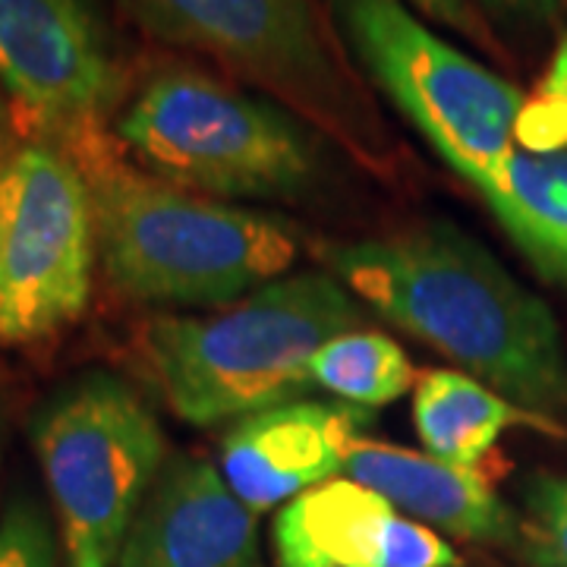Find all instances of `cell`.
Returning <instances> with one entry per match:
<instances>
[{"instance_id": "14", "label": "cell", "mask_w": 567, "mask_h": 567, "mask_svg": "<svg viewBox=\"0 0 567 567\" xmlns=\"http://www.w3.org/2000/svg\"><path fill=\"white\" fill-rule=\"evenodd\" d=\"M413 423L425 454L457 466H480L511 425H533L548 435H565L558 423L520 410L457 369H429L416 379Z\"/></svg>"}, {"instance_id": "16", "label": "cell", "mask_w": 567, "mask_h": 567, "mask_svg": "<svg viewBox=\"0 0 567 567\" xmlns=\"http://www.w3.org/2000/svg\"><path fill=\"white\" fill-rule=\"evenodd\" d=\"M416 369L398 341L375 331H347L312 357L309 385L338 394L347 404L385 406L416 388Z\"/></svg>"}, {"instance_id": "17", "label": "cell", "mask_w": 567, "mask_h": 567, "mask_svg": "<svg viewBox=\"0 0 567 567\" xmlns=\"http://www.w3.org/2000/svg\"><path fill=\"white\" fill-rule=\"evenodd\" d=\"M517 539L536 567H567V476H529Z\"/></svg>"}, {"instance_id": "2", "label": "cell", "mask_w": 567, "mask_h": 567, "mask_svg": "<svg viewBox=\"0 0 567 567\" xmlns=\"http://www.w3.org/2000/svg\"><path fill=\"white\" fill-rule=\"evenodd\" d=\"M58 145L89 186L104 275L130 300L230 303L297 262L293 227L262 212L193 196L142 171L102 126Z\"/></svg>"}, {"instance_id": "4", "label": "cell", "mask_w": 567, "mask_h": 567, "mask_svg": "<svg viewBox=\"0 0 567 567\" xmlns=\"http://www.w3.org/2000/svg\"><path fill=\"white\" fill-rule=\"evenodd\" d=\"M142 171L224 199H290L319 171L316 145L287 111L196 70H171L117 121Z\"/></svg>"}, {"instance_id": "21", "label": "cell", "mask_w": 567, "mask_h": 567, "mask_svg": "<svg viewBox=\"0 0 567 567\" xmlns=\"http://www.w3.org/2000/svg\"><path fill=\"white\" fill-rule=\"evenodd\" d=\"M492 13L507 20H551L567 7V0H483Z\"/></svg>"}, {"instance_id": "1", "label": "cell", "mask_w": 567, "mask_h": 567, "mask_svg": "<svg viewBox=\"0 0 567 567\" xmlns=\"http://www.w3.org/2000/svg\"><path fill=\"white\" fill-rule=\"evenodd\" d=\"M319 252L357 300L476 382L551 423L567 413L558 319L473 237L429 224L379 240L319 246Z\"/></svg>"}, {"instance_id": "11", "label": "cell", "mask_w": 567, "mask_h": 567, "mask_svg": "<svg viewBox=\"0 0 567 567\" xmlns=\"http://www.w3.org/2000/svg\"><path fill=\"white\" fill-rule=\"evenodd\" d=\"M117 567H265L256 511L215 464L171 454L123 536Z\"/></svg>"}, {"instance_id": "20", "label": "cell", "mask_w": 567, "mask_h": 567, "mask_svg": "<svg viewBox=\"0 0 567 567\" xmlns=\"http://www.w3.org/2000/svg\"><path fill=\"white\" fill-rule=\"evenodd\" d=\"M413 3L423 10L425 17L445 22V25L457 29V32H464V35H470V39H483V35H486L470 0H413Z\"/></svg>"}, {"instance_id": "3", "label": "cell", "mask_w": 567, "mask_h": 567, "mask_svg": "<svg viewBox=\"0 0 567 567\" xmlns=\"http://www.w3.org/2000/svg\"><path fill=\"white\" fill-rule=\"evenodd\" d=\"M360 322L363 309L331 271H293L221 316L145 319L140 353L181 420L218 425L290 404L309 388L312 357Z\"/></svg>"}, {"instance_id": "8", "label": "cell", "mask_w": 567, "mask_h": 567, "mask_svg": "<svg viewBox=\"0 0 567 567\" xmlns=\"http://www.w3.org/2000/svg\"><path fill=\"white\" fill-rule=\"evenodd\" d=\"M152 39L193 48L357 142L363 99L309 0H121Z\"/></svg>"}, {"instance_id": "15", "label": "cell", "mask_w": 567, "mask_h": 567, "mask_svg": "<svg viewBox=\"0 0 567 567\" xmlns=\"http://www.w3.org/2000/svg\"><path fill=\"white\" fill-rule=\"evenodd\" d=\"M480 193L527 262L567 287V152L520 148Z\"/></svg>"}, {"instance_id": "12", "label": "cell", "mask_w": 567, "mask_h": 567, "mask_svg": "<svg viewBox=\"0 0 567 567\" xmlns=\"http://www.w3.org/2000/svg\"><path fill=\"white\" fill-rule=\"evenodd\" d=\"M357 435L350 406L290 401L230 425L218 470L230 492L262 514L341 476Z\"/></svg>"}, {"instance_id": "5", "label": "cell", "mask_w": 567, "mask_h": 567, "mask_svg": "<svg viewBox=\"0 0 567 567\" xmlns=\"http://www.w3.org/2000/svg\"><path fill=\"white\" fill-rule=\"evenodd\" d=\"M365 73L466 183L486 186L517 152L524 92L435 35L401 0H334Z\"/></svg>"}, {"instance_id": "19", "label": "cell", "mask_w": 567, "mask_h": 567, "mask_svg": "<svg viewBox=\"0 0 567 567\" xmlns=\"http://www.w3.org/2000/svg\"><path fill=\"white\" fill-rule=\"evenodd\" d=\"M0 567H61L51 524L29 498L13 502L0 517Z\"/></svg>"}, {"instance_id": "13", "label": "cell", "mask_w": 567, "mask_h": 567, "mask_svg": "<svg viewBox=\"0 0 567 567\" xmlns=\"http://www.w3.org/2000/svg\"><path fill=\"white\" fill-rule=\"evenodd\" d=\"M344 476L379 492L423 527L464 543H514L520 517L505 505L486 470L439 461L425 451L357 435Z\"/></svg>"}, {"instance_id": "18", "label": "cell", "mask_w": 567, "mask_h": 567, "mask_svg": "<svg viewBox=\"0 0 567 567\" xmlns=\"http://www.w3.org/2000/svg\"><path fill=\"white\" fill-rule=\"evenodd\" d=\"M514 140L524 152H567V35L558 39L536 95L524 102Z\"/></svg>"}, {"instance_id": "10", "label": "cell", "mask_w": 567, "mask_h": 567, "mask_svg": "<svg viewBox=\"0 0 567 567\" xmlns=\"http://www.w3.org/2000/svg\"><path fill=\"white\" fill-rule=\"evenodd\" d=\"M278 567H457L435 529L410 520L363 483L334 476L281 507L271 527Z\"/></svg>"}, {"instance_id": "23", "label": "cell", "mask_w": 567, "mask_h": 567, "mask_svg": "<svg viewBox=\"0 0 567 567\" xmlns=\"http://www.w3.org/2000/svg\"><path fill=\"white\" fill-rule=\"evenodd\" d=\"M7 123H10V107H7L3 95H0V140H3V133H7Z\"/></svg>"}, {"instance_id": "6", "label": "cell", "mask_w": 567, "mask_h": 567, "mask_svg": "<svg viewBox=\"0 0 567 567\" xmlns=\"http://www.w3.org/2000/svg\"><path fill=\"white\" fill-rule=\"evenodd\" d=\"M29 439L66 548H99L114 565L142 498L167 461L152 406L114 372H82L35 410Z\"/></svg>"}, {"instance_id": "22", "label": "cell", "mask_w": 567, "mask_h": 567, "mask_svg": "<svg viewBox=\"0 0 567 567\" xmlns=\"http://www.w3.org/2000/svg\"><path fill=\"white\" fill-rule=\"evenodd\" d=\"M66 551H70V567H111L102 555H99V548L76 546L66 548Z\"/></svg>"}, {"instance_id": "7", "label": "cell", "mask_w": 567, "mask_h": 567, "mask_svg": "<svg viewBox=\"0 0 567 567\" xmlns=\"http://www.w3.org/2000/svg\"><path fill=\"white\" fill-rule=\"evenodd\" d=\"M95 256L80 167L61 145H22L0 167V341H41L76 322L92 297Z\"/></svg>"}, {"instance_id": "9", "label": "cell", "mask_w": 567, "mask_h": 567, "mask_svg": "<svg viewBox=\"0 0 567 567\" xmlns=\"http://www.w3.org/2000/svg\"><path fill=\"white\" fill-rule=\"evenodd\" d=\"M0 85L35 130H99L121 92L95 0H0Z\"/></svg>"}]
</instances>
